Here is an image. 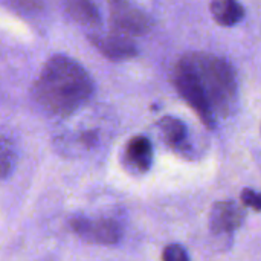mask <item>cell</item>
Listing matches in <instances>:
<instances>
[{"mask_svg": "<svg viewBox=\"0 0 261 261\" xmlns=\"http://www.w3.org/2000/svg\"><path fill=\"white\" fill-rule=\"evenodd\" d=\"M173 84L208 128H216L239 107L236 70L228 60L216 54L185 52L174 64Z\"/></svg>", "mask_w": 261, "mask_h": 261, "instance_id": "obj_1", "label": "cell"}, {"mask_svg": "<svg viewBox=\"0 0 261 261\" xmlns=\"http://www.w3.org/2000/svg\"><path fill=\"white\" fill-rule=\"evenodd\" d=\"M95 92L89 72L67 55L50 57L34 83V98L49 115L66 119L83 110Z\"/></svg>", "mask_w": 261, "mask_h": 261, "instance_id": "obj_2", "label": "cell"}, {"mask_svg": "<svg viewBox=\"0 0 261 261\" xmlns=\"http://www.w3.org/2000/svg\"><path fill=\"white\" fill-rule=\"evenodd\" d=\"M109 128L102 118L96 115H84L81 110L66 119L58 127L54 142L64 156H86L102 147L107 139Z\"/></svg>", "mask_w": 261, "mask_h": 261, "instance_id": "obj_3", "label": "cell"}, {"mask_svg": "<svg viewBox=\"0 0 261 261\" xmlns=\"http://www.w3.org/2000/svg\"><path fill=\"white\" fill-rule=\"evenodd\" d=\"M70 228L73 232L81 237L87 243L102 245V246H115L121 242L124 228L119 220L115 217L99 216V217H89L83 214L72 216Z\"/></svg>", "mask_w": 261, "mask_h": 261, "instance_id": "obj_4", "label": "cell"}, {"mask_svg": "<svg viewBox=\"0 0 261 261\" xmlns=\"http://www.w3.org/2000/svg\"><path fill=\"white\" fill-rule=\"evenodd\" d=\"M110 23L113 31L128 37L148 34L153 28V20L144 9L125 2L110 5Z\"/></svg>", "mask_w": 261, "mask_h": 261, "instance_id": "obj_5", "label": "cell"}, {"mask_svg": "<svg viewBox=\"0 0 261 261\" xmlns=\"http://www.w3.org/2000/svg\"><path fill=\"white\" fill-rule=\"evenodd\" d=\"M92 44L109 60L121 61L138 55V46L132 37L124 35L118 31H95L87 34Z\"/></svg>", "mask_w": 261, "mask_h": 261, "instance_id": "obj_6", "label": "cell"}, {"mask_svg": "<svg viewBox=\"0 0 261 261\" xmlns=\"http://www.w3.org/2000/svg\"><path fill=\"white\" fill-rule=\"evenodd\" d=\"M246 213L234 200H222L213 205L210 213V231L216 237H231L245 223Z\"/></svg>", "mask_w": 261, "mask_h": 261, "instance_id": "obj_7", "label": "cell"}, {"mask_svg": "<svg viewBox=\"0 0 261 261\" xmlns=\"http://www.w3.org/2000/svg\"><path fill=\"white\" fill-rule=\"evenodd\" d=\"M154 150L151 141L144 135H136L128 139L124 148L122 161L127 170L136 174H145L153 167Z\"/></svg>", "mask_w": 261, "mask_h": 261, "instance_id": "obj_8", "label": "cell"}, {"mask_svg": "<svg viewBox=\"0 0 261 261\" xmlns=\"http://www.w3.org/2000/svg\"><path fill=\"white\" fill-rule=\"evenodd\" d=\"M158 127L161 130L164 142L177 153H188L190 147V132L187 124L174 116H164Z\"/></svg>", "mask_w": 261, "mask_h": 261, "instance_id": "obj_9", "label": "cell"}, {"mask_svg": "<svg viewBox=\"0 0 261 261\" xmlns=\"http://www.w3.org/2000/svg\"><path fill=\"white\" fill-rule=\"evenodd\" d=\"M211 15L216 23L225 28H232L245 20L246 9L242 3L234 0H217L210 5Z\"/></svg>", "mask_w": 261, "mask_h": 261, "instance_id": "obj_10", "label": "cell"}, {"mask_svg": "<svg viewBox=\"0 0 261 261\" xmlns=\"http://www.w3.org/2000/svg\"><path fill=\"white\" fill-rule=\"evenodd\" d=\"M66 9L69 12V15L80 23L81 26L90 29L87 34L95 32L99 29L101 26V15L98 8L90 3V2H84V0H72L66 3Z\"/></svg>", "mask_w": 261, "mask_h": 261, "instance_id": "obj_11", "label": "cell"}, {"mask_svg": "<svg viewBox=\"0 0 261 261\" xmlns=\"http://www.w3.org/2000/svg\"><path fill=\"white\" fill-rule=\"evenodd\" d=\"M18 161V145L9 130L0 127V180L8 179Z\"/></svg>", "mask_w": 261, "mask_h": 261, "instance_id": "obj_12", "label": "cell"}, {"mask_svg": "<svg viewBox=\"0 0 261 261\" xmlns=\"http://www.w3.org/2000/svg\"><path fill=\"white\" fill-rule=\"evenodd\" d=\"M162 261H190V257L184 246L177 243H171L164 249Z\"/></svg>", "mask_w": 261, "mask_h": 261, "instance_id": "obj_13", "label": "cell"}, {"mask_svg": "<svg viewBox=\"0 0 261 261\" xmlns=\"http://www.w3.org/2000/svg\"><path fill=\"white\" fill-rule=\"evenodd\" d=\"M240 200L246 208H251L257 213H261V193L258 191L245 188L240 194Z\"/></svg>", "mask_w": 261, "mask_h": 261, "instance_id": "obj_14", "label": "cell"}]
</instances>
